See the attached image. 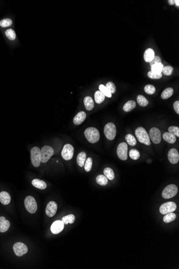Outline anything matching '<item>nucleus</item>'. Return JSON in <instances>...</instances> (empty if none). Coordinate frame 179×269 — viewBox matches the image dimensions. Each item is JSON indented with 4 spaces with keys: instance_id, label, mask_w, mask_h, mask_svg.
Segmentation results:
<instances>
[{
    "instance_id": "obj_26",
    "label": "nucleus",
    "mask_w": 179,
    "mask_h": 269,
    "mask_svg": "<svg viewBox=\"0 0 179 269\" xmlns=\"http://www.w3.org/2000/svg\"><path fill=\"white\" fill-rule=\"evenodd\" d=\"M164 65L161 63H156V64H154L151 66V71H152V72L154 73L160 74V73H161L162 68L164 67Z\"/></svg>"
},
{
    "instance_id": "obj_6",
    "label": "nucleus",
    "mask_w": 179,
    "mask_h": 269,
    "mask_svg": "<svg viewBox=\"0 0 179 269\" xmlns=\"http://www.w3.org/2000/svg\"><path fill=\"white\" fill-rule=\"evenodd\" d=\"M177 192L178 189L175 185H169L164 189L162 192V196L164 199H170L176 196Z\"/></svg>"
},
{
    "instance_id": "obj_22",
    "label": "nucleus",
    "mask_w": 179,
    "mask_h": 269,
    "mask_svg": "<svg viewBox=\"0 0 179 269\" xmlns=\"http://www.w3.org/2000/svg\"><path fill=\"white\" fill-rule=\"evenodd\" d=\"M162 138L165 141L169 142V144H174L177 141L176 136L173 135L172 134L170 133L169 132H165L163 134Z\"/></svg>"
},
{
    "instance_id": "obj_7",
    "label": "nucleus",
    "mask_w": 179,
    "mask_h": 269,
    "mask_svg": "<svg viewBox=\"0 0 179 269\" xmlns=\"http://www.w3.org/2000/svg\"><path fill=\"white\" fill-rule=\"evenodd\" d=\"M31 160L34 167H38L41 163L40 149L38 147H34L31 150Z\"/></svg>"
},
{
    "instance_id": "obj_25",
    "label": "nucleus",
    "mask_w": 179,
    "mask_h": 269,
    "mask_svg": "<svg viewBox=\"0 0 179 269\" xmlns=\"http://www.w3.org/2000/svg\"><path fill=\"white\" fill-rule=\"evenodd\" d=\"M103 174L109 180H113L115 178L114 171L110 168H106L103 170Z\"/></svg>"
},
{
    "instance_id": "obj_20",
    "label": "nucleus",
    "mask_w": 179,
    "mask_h": 269,
    "mask_svg": "<svg viewBox=\"0 0 179 269\" xmlns=\"http://www.w3.org/2000/svg\"><path fill=\"white\" fill-rule=\"evenodd\" d=\"M32 184L36 188H38L40 190H44L47 188L46 183L44 181L39 179H34L32 180Z\"/></svg>"
},
{
    "instance_id": "obj_33",
    "label": "nucleus",
    "mask_w": 179,
    "mask_h": 269,
    "mask_svg": "<svg viewBox=\"0 0 179 269\" xmlns=\"http://www.w3.org/2000/svg\"><path fill=\"white\" fill-rule=\"evenodd\" d=\"M137 103L140 106L145 107L149 104V102L148 100L144 96L142 95H138L137 97Z\"/></svg>"
},
{
    "instance_id": "obj_2",
    "label": "nucleus",
    "mask_w": 179,
    "mask_h": 269,
    "mask_svg": "<svg viewBox=\"0 0 179 269\" xmlns=\"http://www.w3.org/2000/svg\"><path fill=\"white\" fill-rule=\"evenodd\" d=\"M135 135L138 140L142 144L146 146H150L151 144L149 135L144 127H138L135 131Z\"/></svg>"
},
{
    "instance_id": "obj_1",
    "label": "nucleus",
    "mask_w": 179,
    "mask_h": 269,
    "mask_svg": "<svg viewBox=\"0 0 179 269\" xmlns=\"http://www.w3.org/2000/svg\"><path fill=\"white\" fill-rule=\"evenodd\" d=\"M85 138L91 144L98 142L100 139V133L98 129L95 127H88L84 132Z\"/></svg>"
},
{
    "instance_id": "obj_35",
    "label": "nucleus",
    "mask_w": 179,
    "mask_h": 269,
    "mask_svg": "<svg viewBox=\"0 0 179 269\" xmlns=\"http://www.w3.org/2000/svg\"><path fill=\"white\" fill-rule=\"evenodd\" d=\"M5 34H6V37L9 40H14L16 39V33H15V31L12 29H9L8 30H6L5 32Z\"/></svg>"
},
{
    "instance_id": "obj_46",
    "label": "nucleus",
    "mask_w": 179,
    "mask_h": 269,
    "mask_svg": "<svg viewBox=\"0 0 179 269\" xmlns=\"http://www.w3.org/2000/svg\"><path fill=\"white\" fill-rule=\"evenodd\" d=\"M168 2H169V3L170 5H173V4H175V2H174V0H169Z\"/></svg>"
},
{
    "instance_id": "obj_9",
    "label": "nucleus",
    "mask_w": 179,
    "mask_h": 269,
    "mask_svg": "<svg viewBox=\"0 0 179 269\" xmlns=\"http://www.w3.org/2000/svg\"><path fill=\"white\" fill-rule=\"evenodd\" d=\"M74 148L72 144H66L63 147V149L61 152L63 159L66 161H69L72 159L74 156Z\"/></svg>"
},
{
    "instance_id": "obj_39",
    "label": "nucleus",
    "mask_w": 179,
    "mask_h": 269,
    "mask_svg": "<svg viewBox=\"0 0 179 269\" xmlns=\"http://www.w3.org/2000/svg\"><path fill=\"white\" fill-rule=\"evenodd\" d=\"M13 24L12 20L9 18H6L1 20L0 21V26L2 28H6L11 26Z\"/></svg>"
},
{
    "instance_id": "obj_32",
    "label": "nucleus",
    "mask_w": 179,
    "mask_h": 269,
    "mask_svg": "<svg viewBox=\"0 0 179 269\" xmlns=\"http://www.w3.org/2000/svg\"><path fill=\"white\" fill-rule=\"evenodd\" d=\"M125 139L126 140L127 143L131 146H135L137 144L136 139H135V137L133 135H131L130 134H126L125 136Z\"/></svg>"
},
{
    "instance_id": "obj_38",
    "label": "nucleus",
    "mask_w": 179,
    "mask_h": 269,
    "mask_svg": "<svg viewBox=\"0 0 179 269\" xmlns=\"http://www.w3.org/2000/svg\"><path fill=\"white\" fill-rule=\"evenodd\" d=\"M173 71V68L172 66H164V67L162 68V72L161 73H163V74L166 76H169L172 74Z\"/></svg>"
},
{
    "instance_id": "obj_27",
    "label": "nucleus",
    "mask_w": 179,
    "mask_h": 269,
    "mask_svg": "<svg viewBox=\"0 0 179 269\" xmlns=\"http://www.w3.org/2000/svg\"><path fill=\"white\" fill-rule=\"evenodd\" d=\"M105 96L101 92L97 91L95 93V101L97 104H101L105 100Z\"/></svg>"
},
{
    "instance_id": "obj_11",
    "label": "nucleus",
    "mask_w": 179,
    "mask_h": 269,
    "mask_svg": "<svg viewBox=\"0 0 179 269\" xmlns=\"http://www.w3.org/2000/svg\"><path fill=\"white\" fill-rule=\"evenodd\" d=\"M13 249L16 256H22L28 251V248L25 244L22 242H17L13 246Z\"/></svg>"
},
{
    "instance_id": "obj_47",
    "label": "nucleus",
    "mask_w": 179,
    "mask_h": 269,
    "mask_svg": "<svg viewBox=\"0 0 179 269\" xmlns=\"http://www.w3.org/2000/svg\"><path fill=\"white\" fill-rule=\"evenodd\" d=\"M174 2H175V4H176V6H179V0H175L174 1Z\"/></svg>"
},
{
    "instance_id": "obj_41",
    "label": "nucleus",
    "mask_w": 179,
    "mask_h": 269,
    "mask_svg": "<svg viewBox=\"0 0 179 269\" xmlns=\"http://www.w3.org/2000/svg\"><path fill=\"white\" fill-rule=\"evenodd\" d=\"M169 132L174 136L179 137V128L177 126H170L169 128Z\"/></svg>"
},
{
    "instance_id": "obj_12",
    "label": "nucleus",
    "mask_w": 179,
    "mask_h": 269,
    "mask_svg": "<svg viewBox=\"0 0 179 269\" xmlns=\"http://www.w3.org/2000/svg\"><path fill=\"white\" fill-rule=\"evenodd\" d=\"M161 132L159 129L157 127H152L150 130L149 136L151 138L152 142L155 144H160L161 140Z\"/></svg>"
},
{
    "instance_id": "obj_23",
    "label": "nucleus",
    "mask_w": 179,
    "mask_h": 269,
    "mask_svg": "<svg viewBox=\"0 0 179 269\" xmlns=\"http://www.w3.org/2000/svg\"><path fill=\"white\" fill-rule=\"evenodd\" d=\"M86 159H87L86 153L83 152L79 153L77 156V163L78 164V165L80 167H83V166H84Z\"/></svg>"
},
{
    "instance_id": "obj_14",
    "label": "nucleus",
    "mask_w": 179,
    "mask_h": 269,
    "mask_svg": "<svg viewBox=\"0 0 179 269\" xmlns=\"http://www.w3.org/2000/svg\"><path fill=\"white\" fill-rule=\"evenodd\" d=\"M64 226V224L62 222V221H55L51 226V231L54 234H58L63 231Z\"/></svg>"
},
{
    "instance_id": "obj_42",
    "label": "nucleus",
    "mask_w": 179,
    "mask_h": 269,
    "mask_svg": "<svg viewBox=\"0 0 179 269\" xmlns=\"http://www.w3.org/2000/svg\"><path fill=\"white\" fill-rule=\"evenodd\" d=\"M105 87L112 94L115 93V92L116 91V87L113 82H108L106 85Z\"/></svg>"
},
{
    "instance_id": "obj_37",
    "label": "nucleus",
    "mask_w": 179,
    "mask_h": 269,
    "mask_svg": "<svg viewBox=\"0 0 179 269\" xmlns=\"http://www.w3.org/2000/svg\"><path fill=\"white\" fill-rule=\"evenodd\" d=\"M92 159L91 157H88L86 160L84 164V168L85 171L87 172H90L92 167Z\"/></svg>"
},
{
    "instance_id": "obj_4",
    "label": "nucleus",
    "mask_w": 179,
    "mask_h": 269,
    "mask_svg": "<svg viewBox=\"0 0 179 269\" xmlns=\"http://www.w3.org/2000/svg\"><path fill=\"white\" fill-rule=\"evenodd\" d=\"M24 205L26 209L28 212L34 214L37 211V204L36 201V199L34 198V197L31 196H29L26 197L24 200Z\"/></svg>"
},
{
    "instance_id": "obj_3",
    "label": "nucleus",
    "mask_w": 179,
    "mask_h": 269,
    "mask_svg": "<svg viewBox=\"0 0 179 269\" xmlns=\"http://www.w3.org/2000/svg\"><path fill=\"white\" fill-rule=\"evenodd\" d=\"M54 149L49 146H45L40 150L41 162L46 163L54 154Z\"/></svg>"
},
{
    "instance_id": "obj_34",
    "label": "nucleus",
    "mask_w": 179,
    "mask_h": 269,
    "mask_svg": "<svg viewBox=\"0 0 179 269\" xmlns=\"http://www.w3.org/2000/svg\"><path fill=\"white\" fill-rule=\"evenodd\" d=\"M99 91L103 93L105 96L108 98L112 97V93L103 85H100L99 87Z\"/></svg>"
},
{
    "instance_id": "obj_18",
    "label": "nucleus",
    "mask_w": 179,
    "mask_h": 269,
    "mask_svg": "<svg viewBox=\"0 0 179 269\" xmlns=\"http://www.w3.org/2000/svg\"><path fill=\"white\" fill-rule=\"evenodd\" d=\"M0 201L3 205H8L11 201V197L9 193L6 191L0 192Z\"/></svg>"
},
{
    "instance_id": "obj_16",
    "label": "nucleus",
    "mask_w": 179,
    "mask_h": 269,
    "mask_svg": "<svg viewBox=\"0 0 179 269\" xmlns=\"http://www.w3.org/2000/svg\"><path fill=\"white\" fill-rule=\"evenodd\" d=\"M87 118V114L84 111H80L78 113L76 116L74 117L73 122L75 125H78L81 124Z\"/></svg>"
},
{
    "instance_id": "obj_17",
    "label": "nucleus",
    "mask_w": 179,
    "mask_h": 269,
    "mask_svg": "<svg viewBox=\"0 0 179 269\" xmlns=\"http://www.w3.org/2000/svg\"><path fill=\"white\" fill-rule=\"evenodd\" d=\"M10 223L8 220H6L4 216L0 217V232L4 233L8 230L10 227Z\"/></svg>"
},
{
    "instance_id": "obj_29",
    "label": "nucleus",
    "mask_w": 179,
    "mask_h": 269,
    "mask_svg": "<svg viewBox=\"0 0 179 269\" xmlns=\"http://www.w3.org/2000/svg\"><path fill=\"white\" fill-rule=\"evenodd\" d=\"M96 182L98 184L100 185L101 186H105L107 184L108 182L107 178L103 175H99L97 176Z\"/></svg>"
},
{
    "instance_id": "obj_8",
    "label": "nucleus",
    "mask_w": 179,
    "mask_h": 269,
    "mask_svg": "<svg viewBox=\"0 0 179 269\" xmlns=\"http://www.w3.org/2000/svg\"><path fill=\"white\" fill-rule=\"evenodd\" d=\"M177 204L173 201H169L163 204L159 208V211L162 214H166L171 212H173L177 210Z\"/></svg>"
},
{
    "instance_id": "obj_10",
    "label": "nucleus",
    "mask_w": 179,
    "mask_h": 269,
    "mask_svg": "<svg viewBox=\"0 0 179 269\" xmlns=\"http://www.w3.org/2000/svg\"><path fill=\"white\" fill-rule=\"evenodd\" d=\"M117 154L119 158L126 161L128 159V144L125 142H122L119 144L117 148Z\"/></svg>"
},
{
    "instance_id": "obj_44",
    "label": "nucleus",
    "mask_w": 179,
    "mask_h": 269,
    "mask_svg": "<svg viewBox=\"0 0 179 269\" xmlns=\"http://www.w3.org/2000/svg\"><path fill=\"white\" fill-rule=\"evenodd\" d=\"M156 63H161V59L158 56H155L151 61L150 62V66H151L152 65H153Z\"/></svg>"
},
{
    "instance_id": "obj_43",
    "label": "nucleus",
    "mask_w": 179,
    "mask_h": 269,
    "mask_svg": "<svg viewBox=\"0 0 179 269\" xmlns=\"http://www.w3.org/2000/svg\"><path fill=\"white\" fill-rule=\"evenodd\" d=\"M148 76L149 78H151V79H159V78L162 77V75L161 73H160V74L154 73L150 70V72H148Z\"/></svg>"
},
{
    "instance_id": "obj_15",
    "label": "nucleus",
    "mask_w": 179,
    "mask_h": 269,
    "mask_svg": "<svg viewBox=\"0 0 179 269\" xmlns=\"http://www.w3.org/2000/svg\"><path fill=\"white\" fill-rule=\"evenodd\" d=\"M168 159L172 164H175L178 163L179 161V154L177 149L172 148L168 153Z\"/></svg>"
},
{
    "instance_id": "obj_45",
    "label": "nucleus",
    "mask_w": 179,
    "mask_h": 269,
    "mask_svg": "<svg viewBox=\"0 0 179 269\" xmlns=\"http://www.w3.org/2000/svg\"><path fill=\"white\" fill-rule=\"evenodd\" d=\"M173 107H174V110H175V112L177 113V114H179V101H175V102L174 103V104H173Z\"/></svg>"
},
{
    "instance_id": "obj_13",
    "label": "nucleus",
    "mask_w": 179,
    "mask_h": 269,
    "mask_svg": "<svg viewBox=\"0 0 179 269\" xmlns=\"http://www.w3.org/2000/svg\"><path fill=\"white\" fill-rule=\"evenodd\" d=\"M57 209V204L55 201H50L47 204L46 208V214L49 217H53L56 214Z\"/></svg>"
},
{
    "instance_id": "obj_30",
    "label": "nucleus",
    "mask_w": 179,
    "mask_h": 269,
    "mask_svg": "<svg viewBox=\"0 0 179 269\" xmlns=\"http://www.w3.org/2000/svg\"><path fill=\"white\" fill-rule=\"evenodd\" d=\"M75 220V216L73 214H69L67 216H63L62 219V222L64 225H68V224H72Z\"/></svg>"
},
{
    "instance_id": "obj_21",
    "label": "nucleus",
    "mask_w": 179,
    "mask_h": 269,
    "mask_svg": "<svg viewBox=\"0 0 179 269\" xmlns=\"http://www.w3.org/2000/svg\"><path fill=\"white\" fill-rule=\"evenodd\" d=\"M84 104L85 108L88 111L92 110L95 106L94 101L92 98L90 96H87L84 98Z\"/></svg>"
},
{
    "instance_id": "obj_28",
    "label": "nucleus",
    "mask_w": 179,
    "mask_h": 269,
    "mask_svg": "<svg viewBox=\"0 0 179 269\" xmlns=\"http://www.w3.org/2000/svg\"><path fill=\"white\" fill-rule=\"evenodd\" d=\"M173 92H174L173 89L172 88H167L163 91L161 93V97L162 99L166 100L169 98L171 97V96L173 95Z\"/></svg>"
},
{
    "instance_id": "obj_5",
    "label": "nucleus",
    "mask_w": 179,
    "mask_h": 269,
    "mask_svg": "<svg viewBox=\"0 0 179 269\" xmlns=\"http://www.w3.org/2000/svg\"><path fill=\"white\" fill-rule=\"evenodd\" d=\"M104 133L106 137L110 140H114L116 134V129L113 123H108L104 128Z\"/></svg>"
},
{
    "instance_id": "obj_19",
    "label": "nucleus",
    "mask_w": 179,
    "mask_h": 269,
    "mask_svg": "<svg viewBox=\"0 0 179 269\" xmlns=\"http://www.w3.org/2000/svg\"><path fill=\"white\" fill-rule=\"evenodd\" d=\"M154 54H155L154 51L153 50V49L149 48V49H146V51H145L144 54V60L146 62H150L153 60L154 57H155Z\"/></svg>"
},
{
    "instance_id": "obj_36",
    "label": "nucleus",
    "mask_w": 179,
    "mask_h": 269,
    "mask_svg": "<svg viewBox=\"0 0 179 269\" xmlns=\"http://www.w3.org/2000/svg\"><path fill=\"white\" fill-rule=\"evenodd\" d=\"M129 156L134 160H137L140 157V153L136 149H131L129 152Z\"/></svg>"
},
{
    "instance_id": "obj_40",
    "label": "nucleus",
    "mask_w": 179,
    "mask_h": 269,
    "mask_svg": "<svg viewBox=\"0 0 179 269\" xmlns=\"http://www.w3.org/2000/svg\"><path fill=\"white\" fill-rule=\"evenodd\" d=\"M144 90L146 91V93H148L149 95H152L156 92V88L152 85H146L144 88Z\"/></svg>"
},
{
    "instance_id": "obj_31",
    "label": "nucleus",
    "mask_w": 179,
    "mask_h": 269,
    "mask_svg": "<svg viewBox=\"0 0 179 269\" xmlns=\"http://www.w3.org/2000/svg\"><path fill=\"white\" fill-rule=\"evenodd\" d=\"M177 218L176 214L173 212L169 213L166 214L165 216L163 218V221L165 223H169L173 222V221L175 220Z\"/></svg>"
},
{
    "instance_id": "obj_24",
    "label": "nucleus",
    "mask_w": 179,
    "mask_h": 269,
    "mask_svg": "<svg viewBox=\"0 0 179 269\" xmlns=\"http://www.w3.org/2000/svg\"><path fill=\"white\" fill-rule=\"evenodd\" d=\"M136 103L134 101H129L124 104L123 109L125 112H130L136 108Z\"/></svg>"
}]
</instances>
